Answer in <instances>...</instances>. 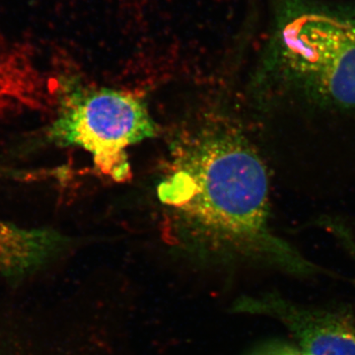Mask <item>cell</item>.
Returning <instances> with one entry per match:
<instances>
[{
  "mask_svg": "<svg viewBox=\"0 0 355 355\" xmlns=\"http://www.w3.org/2000/svg\"><path fill=\"white\" fill-rule=\"evenodd\" d=\"M172 158L157 195L180 242L259 259L300 277L320 272L272 232L268 170L239 130L203 125L178 142Z\"/></svg>",
  "mask_w": 355,
  "mask_h": 355,
  "instance_id": "1",
  "label": "cell"
},
{
  "mask_svg": "<svg viewBox=\"0 0 355 355\" xmlns=\"http://www.w3.org/2000/svg\"><path fill=\"white\" fill-rule=\"evenodd\" d=\"M253 85L261 98L355 114V12L275 0Z\"/></svg>",
  "mask_w": 355,
  "mask_h": 355,
  "instance_id": "2",
  "label": "cell"
},
{
  "mask_svg": "<svg viewBox=\"0 0 355 355\" xmlns=\"http://www.w3.org/2000/svg\"><path fill=\"white\" fill-rule=\"evenodd\" d=\"M48 130L51 141L78 147L114 182L130 177L127 150L157 135L144 103L125 91L97 88L69 80Z\"/></svg>",
  "mask_w": 355,
  "mask_h": 355,
  "instance_id": "3",
  "label": "cell"
},
{
  "mask_svg": "<svg viewBox=\"0 0 355 355\" xmlns=\"http://www.w3.org/2000/svg\"><path fill=\"white\" fill-rule=\"evenodd\" d=\"M256 308L279 319L304 355H355V315L349 311L277 297Z\"/></svg>",
  "mask_w": 355,
  "mask_h": 355,
  "instance_id": "4",
  "label": "cell"
},
{
  "mask_svg": "<svg viewBox=\"0 0 355 355\" xmlns=\"http://www.w3.org/2000/svg\"><path fill=\"white\" fill-rule=\"evenodd\" d=\"M69 239L50 228H25L0 220V275L21 279L67 249Z\"/></svg>",
  "mask_w": 355,
  "mask_h": 355,
  "instance_id": "5",
  "label": "cell"
},
{
  "mask_svg": "<svg viewBox=\"0 0 355 355\" xmlns=\"http://www.w3.org/2000/svg\"><path fill=\"white\" fill-rule=\"evenodd\" d=\"M46 85L31 53L0 41V120L43 107Z\"/></svg>",
  "mask_w": 355,
  "mask_h": 355,
  "instance_id": "6",
  "label": "cell"
},
{
  "mask_svg": "<svg viewBox=\"0 0 355 355\" xmlns=\"http://www.w3.org/2000/svg\"><path fill=\"white\" fill-rule=\"evenodd\" d=\"M39 320L24 314L0 315V355H58Z\"/></svg>",
  "mask_w": 355,
  "mask_h": 355,
  "instance_id": "7",
  "label": "cell"
},
{
  "mask_svg": "<svg viewBox=\"0 0 355 355\" xmlns=\"http://www.w3.org/2000/svg\"><path fill=\"white\" fill-rule=\"evenodd\" d=\"M323 228L340 242L355 263V237L345 222L338 217H329L324 222Z\"/></svg>",
  "mask_w": 355,
  "mask_h": 355,
  "instance_id": "8",
  "label": "cell"
},
{
  "mask_svg": "<svg viewBox=\"0 0 355 355\" xmlns=\"http://www.w3.org/2000/svg\"><path fill=\"white\" fill-rule=\"evenodd\" d=\"M266 355H304L299 349H291V347H279L273 350L272 352Z\"/></svg>",
  "mask_w": 355,
  "mask_h": 355,
  "instance_id": "9",
  "label": "cell"
}]
</instances>
